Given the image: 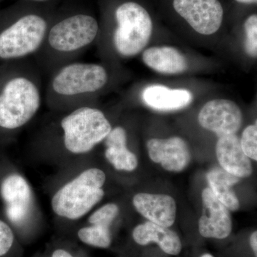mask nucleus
Wrapping results in <instances>:
<instances>
[{
	"mask_svg": "<svg viewBox=\"0 0 257 257\" xmlns=\"http://www.w3.org/2000/svg\"><path fill=\"white\" fill-rule=\"evenodd\" d=\"M241 149L245 155L253 160H257V126L249 125L243 130L240 139Z\"/></svg>",
	"mask_w": 257,
	"mask_h": 257,
	"instance_id": "23",
	"label": "nucleus"
},
{
	"mask_svg": "<svg viewBox=\"0 0 257 257\" xmlns=\"http://www.w3.org/2000/svg\"><path fill=\"white\" fill-rule=\"evenodd\" d=\"M55 126L56 140L64 151L83 155L92 151L110 133V121L100 109L90 104L61 111Z\"/></svg>",
	"mask_w": 257,
	"mask_h": 257,
	"instance_id": "4",
	"label": "nucleus"
},
{
	"mask_svg": "<svg viewBox=\"0 0 257 257\" xmlns=\"http://www.w3.org/2000/svg\"><path fill=\"white\" fill-rule=\"evenodd\" d=\"M119 209L117 204L108 203L92 212L88 218V223L111 228V224L119 215Z\"/></svg>",
	"mask_w": 257,
	"mask_h": 257,
	"instance_id": "22",
	"label": "nucleus"
},
{
	"mask_svg": "<svg viewBox=\"0 0 257 257\" xmlns=\"http://www.w3.org/2000/svg\"><path fill=\"white\" fill-rule=\"evenodd\" d=\"M35 1H45V0H35Z\"/></svg>",
	"mask_w": 257,
	"mask_h": 257,
	"instance_id": "30",
	"label": "nucleus"
},
{
	"mask_svg": "<svg viewBox=\"0 0 257 257\" xmlns=\"http://www.w3.org/2000/svg\"><path fill=\"white\" fill-rule=\"evenodd\" d=\"M0 198L5 219L19 238L30 219L33 208V194L30 184L18 172L10 171L0 174Z\"/></svg>",
	"mask_w": 257,
	"mask_h": 257,
	"instance_id": "8",
	"label": "nucleus"
},
{
	"mask_svg": "<svg viewBox=\"0 0 257 257\" xmlns=\"http://www.w3.org/2000/svg\"><path fill=\"white\" fill-rule=\"evenodd\" d=\"M99 31V24L90 15H74L54 24L35 56L37 67L50 74L60 66L76 61L95 41Z\"/></svg>",
	"mask_w": 257,
	"mask_h": 257,
	"instance_id": "3",
	"label": "nucleus"
},
{
	"mask_svg": "<svg viewBox=\"0 0 257 257\" xmlns=\"http://www.w3.org/2000/svg\"><path fill=\"white\" fill-rule=\"evenodd\" d=\"M202 214L199 231L203 237L226 239L232 230L229 209L215 197L210 188L203 190Z\"/></svg>",
	"mask_w": 257,
	"mask_h": 257,
	"instance_id": "11",
	"label": "nucleus"
},
{
	"mask_svg": "<svg viewBox=\"0 0 257 257\" xmlns=\"http://www.w3.org/2000/svg\"><path fill=\"white\" fill-rule=\"evenodd\" d=\"M216 154L221 168L239 178H246L252 174L251 161L241 149L240 138L236 135L219 138Z\"/></svg>",
	"mask_w": 257,
	"mask_h": 257,
	"instance_id": "14",
	"label": "nucleus"
},
{
	"mask_svg": "<svg viewBox=\"0 0 257 257\" xmlns=\"http://www.w3.org/2000/svg\"><path fill=\"white\" fill-rule=\"evenodd\" d=\"M105 182V173L100 169L82 171L56 191L51 199L52 211L66 220H79L104 197Z\"/></svg>",
	"mask_w": 257,
	"mask_h": 257,
	"instance_id": "5",
	"label": "nucleus"
},
{
	"mask_svg": "<svg viewBox=\"0 0 257 257\" xmlns=\"http://www.w3.org/2000/svg\"><path fill=\"white\" fill-rule=\"evenodd\" d=\"M152 161L169 172H182L189 165L191 152L188 145L179 137L169 139H151L147 143Z\"/></svg>",
	"mask_w": 257,
	"mask_h": 257,
	"instance_id": "12",
	"label": "nucleus"
},
{
	"mask_svg": "<svg viewBox=\"0 0 257 257\" xmlns=\"http://www.w3.org/2000/svg\"><path fill=\"white\" fill-rule=\"evenodd\" d=\"M236 2L240 3H245V4H250V3H256L257 0H236Z\"/></svg>",
	"mask_w": 257,
	"mask_h": 257,
	"instance_id": "27",
	"label": "nucleus"
},
{
	"mask_svg": "<svg viewBox=\"0 0 257 257\" xmlns=\"http://www.w3.org/2000/svg\"><path fill=\"white\" fill-rule=\"evenodd\" d=\"M109 74L104 66L91 62H68L50 74L45 99L52 110L68 111L89 104L96 93L104 89Z\"/></svg>",
	"mask_w": 257,
	"mask_h": 257,
	"instance_id": "2",
	"label": "nucleus"
},
{
	"mask_svg": "<svg viewBox=\"0 0 257 257\" xmlns=\"http://www.w3.org/2000/svg\"><path fill=\"white\" fill-rule=\"evenodd\" d=\"M207 179L211 192L229 211L239 209V199L232 189L233 186L239 182V177L231 175L222 168L215 167L208 172Z\"/></svg>",
	"mask_w": 257,
	"mask_h": 257,
	"instance_id": "19",
	"label": "nucleus"
},
{
	"mask_svg": "<svg viewBox=\"0 0 257 257\" xmlns=\"http://www.w3.org/2000/svg\"><path fill=\"white\" fill-rule=\"evenodd\" d=\"M127 141V133L121 126L111 128L104 140V156L116 170L133 172L138 167V158L128 150Z\"/></svg>",
	"mask_w": 257,
	"mask_h": 257,
	"instance_id": "15",
	"label": "nucleus"
},
{
	"mask_svg": "<svg viewBox=\"0 0 257 257\" xmlns=\"http://www.w3.org/2000/svg\"><path fill=\"white\" fill-rule=\"evenodd\" d=\"M50 25L41 15L28 14L0 25V63L28 60L41 50Z\"/></svg>",
	"mask_w": 257,
	"mask_h": 257,
	"instance_id": "6",
	"label": "nucleus"
},
{
	"mask_svg": "<svg viewBox=\"0 0 257 257\" xmlns=\"http://www.w3.org/2000/svg\"><path fill=\"white\" fill-rule=\"evenodd\" d=\"M48 257H83L82 255L73 248L68 245L56 244L51 247L50 251L47 253Z\"/></svg>",
	"mask_w": 257,
	"mask_h": 257,
	"instance_id": "25",
	"label": "nucleus"
},
{
	"mask_svg": "<svg viewBox=\"0 0 257 257\" xmlns=\"http://www.w3.org/2000/svg\"><path fill=\"white\" fill-rule=\"evenodd\" d=\"M143 60L149 67L162 74L182 73L188 67L185 57L172 47L147 49L144 52Z\"/></svg>",
	"mask_w": 257,
	"mask_h": 257,
	"instance_id": "18",
	"label": "nucleus"
},
{
	"mask_svg": "<svg viewBox=\"0 0 257 257\" xmlns=\"http://www.w3.org/2000/svg\"><path fill=\"white\" fill-rule=\"evenodd\" d=\"M198 120L203 128L221 138L236 135L242 125V112L234 101L214 99L203 106Z\"/></svg>",
	"mask_w": 257,
	"mask_h": 257,
	"instance_id": "10",
	"label": "nucleus"
},
{
	"mask_svg": "<svg viewBox=\"0 0 257 257\" xmlns=\"http://www.w3.org/2000/svg\"><path fill=\"white\" fill-rule=\"evenodd\" d=\"M173 5L198 33L210 35L220 28L224 10L219 0H174Z\"/></svg>",
	"mask_w": 257,
	"mask_h": 257,
	"instance_id": "9",
	"label": "nucleus"
},
{
	"mask_svg": "<svg viewBox=\"0 0 257 257\" xmlns=\"http://www.w3.org/2000/svg\"><path fill=\"white\" fill-rule=\"evenodd\" d=\"M23 245L5 218L0 217V257H23Z\"/></svg>",
	"mask_w": 257,
	"mask_h": 257,
	"instance_id": "21",
	"label": "nucleus"
},
{
	"mask_svg": "<svg viewBox=\"0 0 257 257\" xmlns=\"http://www.w3.org/2000/svg\"><path fill=\"white\" fill-rule=\"evenodd\" d=\"M145 104L158 111L183 109L192 101V94L187 89H170L162 85L149 86L144 90Z\"/></svg>",
	"mask_w": 257,
	"mask_h": 257,
	"instance_id": "17",
	"label": "nucleus"
},
{
	"mask_svg": "<svg viewBox=\"0 0 257 257\" xmlns=\"http://www.w3.org/2000/svg\"><path fill=\"white\" fill-rule=\"evenodd\" d=\"M36 257H48L47 256V255H42V256H39Z\"/></svg>",
	"mask_w": 257,
	"mask_h": 257,
	"instance_id": "29",
	"label": "nucleus"
},
{
	"mask_svg": "<svg viewBox=\"0 0 257 257\" xmlns=\"http://www.w3.org/2000/svg\"><path fill=\"white\" fill-rule=\"evenodd\" d=\"M250 245L252 248L255 256H257V231H255L251 234L249 239Z\"/></svg>",
	"mask_w": 257,
	"mask_h": 257,
	"instance_id": "26",
	"label": "nucleus"
},
{
	"mask_svg": "<svg viewBox=\"0 0 257 257\" xmlns=\"http://www.w3.org/2000/svg\"><path fill=\"white\" fill-rule=\"evenodd\" d=\"M77 238L87 246L99 248H109L112 242L111 228L98 224H89L79 228Z\"/></svg>",
	"mask_w": 257,
	"mask_h": 257,
	"instance_id": "20",
	"label": "nucleus"
},
{
	"mask_svg": "<svg viewBox=\"0 0 257 257\" xmlns=\"http://www.w3.org/2000/svg\"><path fill=\"white\" fill-rule=\"evenodd\" d=\"M41 72L28 60L0 65V143L32 121L41 108Z\"/></svg>",
	"mask_w": 257,
	"mask_h": 257,
	"instance_id": "1",
	"label": "nucleus"
},
{
	"mask_svg": "<svg viewBox=\"0 0 257 257\" xmlns=\"http://www.w3.org/2000/svg\"><path fill=\"white\" fill-rule=\"evenodd\" d=\"M133 204L141 215L154 224L169 228L175 223L177 204L170 196L139 193L133 198Z\"/></svg>",
	"mask_w": 257,
	"mask_h": 257,
	"instance_id": "13",
	"label": "nucleus"
},
{
	"mask_svg": "<svg viewBox=\"0 0 257 257\" xmlns=\"http://www.w3.org/2000/svg\"><path fill=\"white\" fill-rule=\"evenodd\" d=\"M201 257H214L212 255L209 254V253H205V254H203Z\"/></svg>",
	"mask_w": 257,
	"mask_h": 257,
	"instance_id": "28",
	"label": "nucleus"
},
{
	"mask_svg": "<svg viewBox=\"0 0 257 257\" xmlns=\"http://www.w3.org/2000/svg\"><path fill=\"white\" fill-rule=\"evenodd\" d=\"M133 238L135 242L141 246L156 243L167 254L176 256L182 251V242L177 233L151 221L137 226L133 229Z\"/></svg>",
	"mask_w": 257,
	"mask_h": 257,
	"instance_id": "16",
	"label": "nucleus"
},
{
	"mask_svg": "<svg viewBox=\"0 0 257 257\" xmlns=\"http://www.w3.org/2000/svg\"><path fill=\"white\" fill-rule=\"evenodd\" d=\"M246 32L245 50L246 53L251 57L257 55V16L252 15L247 18L244 23Z\"/></svg>",
	"mask_w": 257,
	"mask_h": 257,
	"instance_id": "24",
	"label": "nucleus"
},
{
	"mask_svg": "<svg viewBox=\"0 0 257 257\" xmlns=\"http://www.w3.org/2000/svg\"><path fill=\"white\" fill-rule=\"evenodd\" d=\"M116 27L112 35L113 46L121 57L137 55L150 42L152 21L141 5L128 2L119 5L115 11Z\"/></svg>",
	"mask_w": 257,
	"mask_h": 257,
	"instance_id": "7",
	"label": "nucleus"
}]
</instances>
